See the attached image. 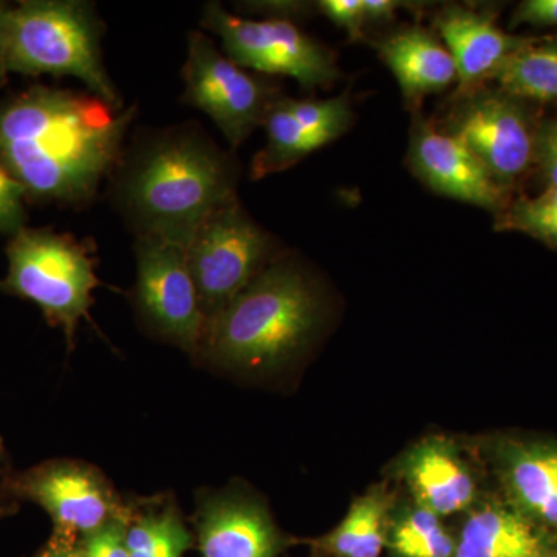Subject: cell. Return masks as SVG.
<instances>
[{
	"mask_svg": "<svg viewBox=\"0 0 557 557\" xmlns=\"http://www.w3.org/2000/svg\"><path fill=\"white\" fill-rule=\"evenodd\" d=\"M137 106L35 86L0 106V160L30 199L87 207L119 166Z\"/></svg>",
	"mask_w": 557,
	"mask_h": 557,
	"instance_id": "1",
	"label": "cell"
},
{
	"mask_svg": "<svg viewBox=\"0 0 557 557\" xmlns=\"http://www.w3.org/2000/svg\"><path fill=\"white\" fill-rule=\"evenodd\" d=\"M239 174L200 124L141 129L109 178V200L135 237L186 248L209 214L239 197Z\"/></svg>",
	"mask_w": 557,
	"mask_h": 557,
	"instance_id": "2",
	"label": "cell"
},
{
	"mask_svg": "<svg viewBox=\"0 0 557 557\" xmlns=\"http://www.w3.org/2000/svg\"><path fill=\"white\" fill-rule=\"evenodd\" d=\"M325 304L317 278L293 256H278L214 318L201 335V355L242 372H271L317 339Z\"/></svg>",
	"mask_w": 557,
	"mask_h": 557,
	"instance_id": "3",
	"label": "cell"
},
{
	"mask_svg": "<svg viewBox=\"0 0 557 557\" xmlns=\"http://www.w3.org/2000/svg\"><path fill=\"white\" fill-rule=\"evenodd\" d=\"M104 24L89 2L33 0L0 14V53L7 72L73 76L89 94L123 109L106 70L101 40Z\"/></svg>",
	"mask_w": 557,
	"mask_h": 557,
	"instance_id": "4",
	"label": "cell"
},
{
	"mask_svg": "<svg viewBox=\"0 0 557 557\" xmlns=\"http://www.w3.org/2000/svg\"><path fill=\"white\" fill-rule=\"evenodd\" d=\"M94 252L90 240L51 230L21 228L7 248L9 274L0 289L35 302L51 325L62 329L72 347L78 322L94 304L91 292L100 284Z\"/></svg>",
	"mask_w": 557,
	"mask_h": 557,
	"instance_id": "5",
	"label": "cell"
},
{
	"mask_svg": "<svg viewBox=\"0 0 557 557\" xmlns=\"http://www.w3.org/2000/svg\"><path fill=\"white\" fill-rule=\"evenodd\" d=\"M185 256L208 321L282 255L273 234L236 197L208 215L186 245Z\"/></svg>",
	"mask_w": 557,
	"mask_h": 557,
	"instance_id": "6",
	"label": "cell"
},
{
	"mask_svg": "<svg viewBox=\"0 0 557 557\" xmlns=\"http://www.w3.org/2000/svg\"><path fill=\"white\" fill-rule=\"evenodd\" d=\"M201 27L214 33L223 53L263 76H289L304 89H329L341 78L335 54L288 20L234 16L219 2L205 3Z\"/></svg>",
	"mask_w": 557,
	"mask_h": 557,
	"instance_id": "7",
	"label": "cell"
},
{
	"mask_svg": "<svg viewBox=\"0 0 557 557\" xmlns=\"http://www.w3.org/2000/svg\"><path fill=\"white\" fill-rule=\"evenodd\" d=\"M182 75V101L207 113L233 150L263 126L274 102L284 97L269 76L252 75L231 61L203 32L189 33Z\"/></svg>",
	"mask_w": 557,
	"mask_h": 557,
	"instance_id": "8",
	"label": "cell"
},
{
	"mask_svg": "<svg viewBox=\"0 0 557 557\" xmlns=\"http://www.w3.org/2000/svg\"><path fill=\"white\" fill-rule=\"evenodd\" d=\"M537 129L525 102L486 86L454 97L440 127L467 146L508 190L534 163Z\"/></svg>",
	"mask_w": 557,
	"mask_h": 557,
	"instance_id": "9",
	"label": "cell"
},
{
	"mask_svg": "<svg viewBox=\"0 0 557 557\" xmlns=\"http://www.w3.org/2000/svg\"><path fill=\"white\" fill-rule=\"evenodd\" d=\"M134 304L153 333L197 355L205 318L199 293L186 262L185 248L146 237H135Z\"/></svg>",
	"mask_w": 557,
	"mask_h": 557,
	"instance_id": "10",
	"label": "cell"
},
{
	"mask_svg": "<svg viewBox=\"0 0 557 557\" xmlns=\"http://www.w3.org/2000/svg\"><path fill=\"white\" fill-rule=\"evenodd\" d=\"M408 160L413 175L440 196L486 209L494 218L508 207V189L485 164L420 112L413 113Z\"/></svg>",
	"mask_w": 557,
	"mask_h": 557,
	"instance_id": "11",
	"label": "cell"
},
{
	"mask_svg": "<svg viewBox=\"0 0 557 557\" xmlns=\"http://www.w3.org/2000/svg\"><path fill=\"white\" fill-rule=\"evenodd\" d=\"M354 123L348 95L327 100L281 97L263 121L265 146L251 163V178L262 180L296 166L314 150L343 137Z\"/></svg>",
	"mask_w": 557,
	"mask_h": 557,
	"instance_id": "12",
	"label": "cell"
},
{
	"mask_svg": "<svg viewBox=\"0 0 557 557\" xmlns=\"http://www.w3.org/2000/svg\"><path fill=\"white\" fill-rule=\"evenodd\" d=\"M21 493L46 509L57 533L81 539L106 523L132 519L100 472L73 461H57L25 475Z\"/></svg>",
	"mask_w": 557,
	"mask_h": 557,
	"instance_id": "13",
	"label": "cell"
},
{
	"mask_svg": "<svg viewBox=\"0 0 557 557\" xmlns=\"http://www.w3.org/2000/svg\"><path fill=\"white\" fill-rule=\"evenodd\" d=\"M487 456L505 500L557 541V443L497 440Z\"/></svg>",
	"mask_w": 557,
	"mask_h": 557,
	"instance_id": "14",
	"label": "cell"
},
{
	"mask_svg": "<svg viewBox=\"0 0 557 557\" xmlns=\"http://www.w3.org/2000/svg\"><path fill=\"white\" fill-rule=\"evenodd\" d=\"M397 469L410 500L442 519L465 515L482 498L478 478L453 440H421L403 454Z\"/></svg>",
	"mask_w": 557,
	"mask_h": 557,
	"instance_id": "15",
	"label": "cell"
},
{
	"mask_svg": "<svg viewBox=\"0 0 557 557\" xmlns=\"http://www.w3.org/2000/svg\"><path fill=\"white\" fill-rule=\"evenodd\" d=\"M434 22L456 62L457 90L454 97L485 87L505 58L533 39L509 35L486 14L463 5L445 7Z\"/></svg>",
	"mask_w": 557,
	"mask_h": 557,
	"instance_id": "16",
	"label": "cell"
},
{
	"mask_svg": "<svg viewBox=\"0 0 557 557\" xmlns=\"http://www.w3.org/2000/svg\"><path fill=\"white\" fill-rule=\"evenodd\" d=\"M197 531L203 557H277L284 548L267 509L237 494L208 498Z\"/></svg>",
	"mask_w": 557,
	"mask_h": 557,
	"instance_id": "17",
	"label": "cell"
},
{
	"mask_svg": "<svg viewBox=\"0 0 557 557\" xmlns=\"http://www.w3.org/2000/svg\"><path fill=\"white\" fill-rule=\"evenodd\" d=\"M381 60L398 81L406 106L420 112L421 102L457 83L453 54L434 33L405 27L375 44Z\"/></svg>",
	"mask_w": 557,
	"mask_h": 557,
	"instance_id": "18",
	"label": "cell"
},
{
	"mask_svg": "<svg viewBox=\"0 0 557 557\" xmlns=\"http://www.w3.org/2000/svg\"><path fill=\"white\" fill-rule=\"evenodd\" d=\"M552 542L504 497L480 498L465 512L454 557H548Z\"/></svg>",
	"mask_w": 557,
	"mask_h": 557,
	"instance_id": "19",
	"label": "cell"
},
{
	"mask_svg": "<svg viewBox=\"0 0 557 557\" xmlns=\"http://www.w3.org/2000/svg\"><path fill=\"white\" fill-rule=\"evenodd\" d=\"M394 498L386 486H375L359 496L346 518L314 545L335 557H380L386 547L388 518Z\"/></svg>",
	"mask_w": 557,
	"mask_h": 557,
	"instance_id": "20",
	"label": "cell"
},
{
	"mask_svg": "<svg viewBox=\"0 0 557 557\" xmlns=\"http://www.w3.org/2000/svg\"><path fill=\"white\" fill-rule=\"evenodd\" d=\"M497 89L523 102H557V39H531L494 72Z\"/></svg>",
	"mask_w": 557,
	"mask_h": 557,
	"instance_id": "21",
	"label": "cell"
},
{
	"mask_svg": "<svg viewBox=\"0 0 557 557\" xmlns=\"http://www.w3.org/2000/svg\"><path fill=\"white\" fill-rule=\"evenodd\" d=\"M386 547L395 557H454L456 536L440 516L410 500L392 508Z\"/></svg>",
	"mask_w": 557,
	"mask_h": 557,
	"instance_id": "22",
	"label": "cell"
},
{
	"mask_svg": "<svg viewBox=\"0 0 557 557\" xmlns=\"http://www.w3.org/2000/svg\"><path fill=\"white\" fill-rule=\"evenodd\" d=\"M126 541L131 557H183L193 544L174 509L131 520Z\"/></svg>",
	"mask_w": 557,
	"mask_h": 557,
	"instance_id": "23",
	"label": "cell"
},
{
	"mask_svg": "<svg viewBox=\"0 0 557 557\" xmlns=\"http://www.w3.org/2000/svg\"><path fill=\"white\" fill-rule=\"evenodd\" d=\"M497 231H518L557 249V186L536 197H519L496 215Z\"/></svg>",
	"mask_w": 557,
	"mask_h": 557,
	"instance_id": "24",
	"label": "cell"
},
{
	"mask_svg": "<svg viewBox=\"0 0 557 557\" xmlns=\"http://www.w3.org/2000/svg\"><path fill=\"white\" fill-rule=\"evenodd\" d=\"M131 520H112L81 537L79 547L83 557H131L126 541Z\"/></svg>",
	"mask_w": 557,
	"mask_h": 557,
	"instance_id": "25",
	"label": "cell"
},
{
	"mask_svg": "<svg viewBox=\"0 0 557 557\" xmlns=\"http://www.w3.org/2000/svg\"><path fill=\"white\" fill-rule=\"evenodd\" d=\"M27 197L20 182L10 174L0 160V233H10L24 228L25 207Z\"/></svg>",
	"mask_w": 557,
	"mask_h": 557,
	"instance_id": "26",
	"label": "cell"
},
{
	"mask_svg": "<svg viewBox=\"0 0 557 557\" xmlns=\"http://www.w3.org/2000/svg\"><path fill=\"white\" fill-rule=\"evenodd\" d=\"M318 9L324 13L333 24L344 28L351 40L364 38V13L362 0H322Z\"/></svg>",
	"mask_w": 557,
	"mask_h": 557,
	"instance_id": "27",
	"label": "cell"
},
{
	"mask_svg": "<svg viewBox=\"0 0 557 557\" xmlns=\"http://www.w3.org/2000/svg\"><path fill=\"white\" fill-rule=\"evenodd\" d=\"M534 163L548 186H557V116L539 124Z\"/></svg>",
	"mask_w": 557,
	"mask_h": 557,
	"instance_id": "28",
	"label": "cell"
},
{
	"mask_svg": "<svg viewBox=\"0 0 557 557\" xmlns=\"http://www.w3.org/2000/svg\"><path fill=\"white\" fill-rule=\"evenodd\" d=\"M557 27V0H525L512 14L511 27L519 25Z\"/></svg>",
	"mask_w": 557,
	"mask_h": 557,
	"instance_id": "29",
	"label": "cell"
},
{
	"mask_svg": "<svg viewBox=\"0 0 557 557\" xmlns=\"http://www.w3.org/2000/svg\"><path fill=\"white\" fill-rule=\"evenodd\" d=\"M401 3L395 0H362L366 25H383L395 20Z\"/></svg>",
	"mask_w": 557,
	"mask_h": 557,
	"instance_id": "30",
	"label": "cell"
},
{
	"mask_svg": "<svg viewBox=\"0 0 557 557\" xmlns=\"http://www.w3.org/2000/svg\"><path fill=\"white\" fill-rule=\"evenodd\" d=\"M36 557H83L79 539L54 531L46 547L40 549Z\"/></svg>",
	"mask_w": 557,
	"mask_h": 557,
	"instance_id": "31",
	"label": "cell"
},
{
	"mask_svg": "<svg viewBox=\"0 0 557 557\" xmlns=\"http://www.w3.org/2000/svg\"><path fill=\"white\" fill-rule=\"evenodd\" d=\"M5 64H3L2 53H0V83H2L3 79H5Z\"/></svg>",
	"mask_w": 557,
	"mask_h": 557,
	"instance_id": "32",
	"label": "cell"
},
{
	"mask_svg": "<svg viewBox=\"0 0 557 557\" xmlns=\"http://www.w3.org/2000/svg\"><path fill=\"white\" fill-rule=\"evenodd\" d=\"M3 10H5V7H3L2 3H0V14H2Z\"/></svg>",
	"mask_w": 557,
	"mask_h": 557,
	"instance_id": "33",
	"label": "cell"
},
{
	"mask_svg": "<svg viewBox=\"0 0 557 557\" xmlns=\"http://www.w3.org/2000/svg\"><path fill=\"white\" fill-rule=\"evenodd\" d=\"M548 557H556V556H548Z\"/></svg>",
	"mask_w": 557,
	"mask_h": 557,
	"instance_id": "34",
	"label": "cell"
}]
</instances>
